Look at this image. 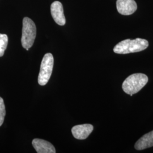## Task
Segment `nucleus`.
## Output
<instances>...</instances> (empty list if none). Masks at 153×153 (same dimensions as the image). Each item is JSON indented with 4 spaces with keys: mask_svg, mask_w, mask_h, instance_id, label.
<instances>
[{
    "mask_svg": "<svg viewBox=\"0 0 153 153\" xmlns=\"http://www.w3.org/2000/svg\"><path fill=\"white\" fill-rule=\"evenodd\" d=\"M148 47L149 42L145 39H126L116 45L114 51L117 54H128L142 51L146 49Z\"/></svg>",
    "mask_w": 153,
    "mask_h": 153,
    "instance_id": "f257e3e1",
    "label": "nucleus"
},
{
    "mask_svg": "<svg viewBox=\"0 0 153 153\" xmlns=\"http://www.w3.org/2000/svg\"><path fill=\"white\" fill-rule=\"evenodd\" d=\"M148 82V77L142 73L133 74L127 77L122 85L125 93L132 96L139 92Z\"/></svg>",
    "mask_w": 153,
    "mask_h": 153,
    "instance_id": "f03ea898",
    "label": "nucleus"
},
{
    "mask_svg": "<svg viewBox=\"0 0 153 153\" xmlns=\"http://www.w3.org/2000/svg\"><path fill=\"white\" fill-rule=\"evenodd\" d=\"M36 35V27L33 21L25 17L23 19L22 38V47L28 51L34 43Z\"/></svg>",
    "mask_w": 153,
    "mask_h": 153,
    "instance_id": "7ed1b4c3",
    "label": "nucleus"
},
{
    "mask_svg": "<svg viewBox=\"0 0 153 153\" xmlns=\"http://www.w3.org/2000/svg\"><path fill=\"white\" fill-rule=\"evenodd\" d=\"M54 59L53 55L50 53L44 55L40 65L38 83L41 86L45 85L49 81L53 70Z\"/></svg>",
    "mask_w": 153,
    "mask_h": 153,
    "instance_id": "20e7f679",
    "label": "nucleus"
},
{
    "mask_svg": "<svg viewBox=\"0 0 153 153\" xmlns=\"http://www.w3.org/2000/svg\"><path fill=\"white\" fill-rule=\"evenodd\" d=\"M116 7L121 14L129 16L137 10V5L134 0H117Z\"/></svg>",
    "mask_w": 153,
    "mask_h": 153,
    "instance_id": "39448f33",
    "label": "nucleus"
},
{
    "mask_svg": "<svg viewBox=\"0 0 153 153\" xmlns=\"http://www.w3.org/2000/svg\"><path fill=\"white\" fill-rule=\"evenodd\" d=\"M51 15L55 22L60 26H64L66 23L65 17L62 4L59 1L53 2L51 6Z\"/></svg>",
    "mask_w": 153,
    "mask_h": 153,
    "instance_id": "423d86ee",
    "label": "nucleus"
},
{
    "mask_svg": "<svg viewBox=\"0 0 153 153\" xmlns=\"http://www.w3.org/2000/svg\"><path fill=\"white\" fill-rule=\"evenodd\" d=\"M94 127L91 124H82L74 126L71 129V133L75 138L78 140H85L93 131Z\"/></svg>",
    "mask_w": 153,
    "mask_h": 153,
    "instance_id": "0eeeda50",
    "label": "nucleus"
},
{
    "mask_svg": "<svg viewBox=\"0 0 153 153\" xmlns=\"http://www.w3.org/2000/svg\"><path fill=\"white\" fill-rule=\"evenodd\" d=\"M33 147L38 153H55L56 150L52 144L44 140L35 138L33 140Z\"/></svg>",
    "mask_w": 153,
    "mask_h": 153,
    "instance_id": "6e6552de",
    "label": "nucleus"
},
{
    "mask_svg": "<svg viewBox=\"0 0 153 153\" xmlns=\"http://www.w3.org/2000/svg\"><path fill=\"white\" fill-rule=\"evenodd\" d=\"M153 146V131L145 134L137 141L134 148L137 150H142Z\"/></svg>",
    "mask_w": 153,
    "mask_h": 153,
    "instance_id": "1a4fd4ad",
    "label": "nucleus"
},
{
    "mask_svg": "<svg viewBox=\"0 0 153 153\" xmlns=\"http://www.w3.org/2000/svg\"><path fill=\"white\" fill-rule=\"evenodd\" d=\"M8 43L7 35L0 33V57L3 56Z\"/></svg>",
    "mask_w": 153,
    "mask_h": 153,
    "instance_id": "9d476101",
    "label": "nucleus"
},
{
    "mask_svg": "<svg viewBox=\"0 0 153 153\" xmlns=\"http://www.w3.org/2000/svg\"><path fill=\"white\" fill-rule=\"evenodd\" d=\"M6 115L5 105L3 99L0 97V126L2 125Z\"/></svg>",
    "mask_w": 153,
    "mask_h": 153,
    "instance_id": "9b49d317",
    "label": "nucleus"
}]
</instances>
